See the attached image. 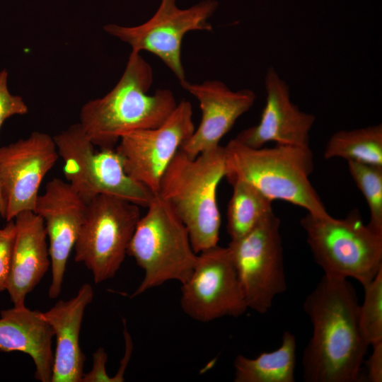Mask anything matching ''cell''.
<instances>
[{"instance_id": "obj_1", "label": "cell", "mask_w": 382, "mask_h": 382, "mask_svg": "<svg viewBox=\"0 0 382 382\" xmlns=\"http://www.w3.org/2000/svg\"><path fill=\"white\" fill-rule=\"evenodd\" d=\"M355 288L346 278L323 274L303 302L313 326L304 349L306 382H357L370 346L361 330Z\"/></svg>"}, {"instance_id": "obj_2", "label": "cell", "mask_w": 382, "mask_h": 382, "mask_svg": "<svg viewBox=\"0 0 382 382\" xmlns=\"http://www.w3.org/2000/svg\"><path fill=\"white\" fill-rule=\"evenodd\" d=\"M153 80L151 65L140 52L132 51L113 88L81 109L79 123L94 146L115 149L126 134L157 127L167 120L178 103L167 88L149 94Z\"/></svg>"}, {"instance_id": "obj_3", "label": "cell", "mask_w": 382, "mask_h": 382, "mask_svg": "<svg viewBox=\"0 0 382 382\" xmlns=\"http://www.w3.org/2000/svg\"><path fill=\"white\" fill-rule=\"evenodd\" d=\"M224 149L225 177L230 184L244 181L272 202L283 200L313 216H330L309 180L314 167L309 146L252 148L234 138Z\"/></svg>"}, {"instance_id": "obj_4", "label": "cell", "mask_w": 382, "mask_h": 382, "mask_svg": "<svg viewBox=\"0 0 382 382\" xmlns=\"http://www.w3.org/2000/svg\"><path fill=\"white\" fill-rule=\"evenodd\" d=\"M225 174L224 149L220 145L195 158L180 149L161 179L157 194L186 226L197 254L217 245L221 215L216 192Z\"/></svg>"}, {"instance_id": "obj_5", "label": "cell", "mask_w": 382, "mask_h": 382, "mask_svg": "<svg viewBox=\"0 0 382 382\" xmlns=\"http://www.w3.org/2000/svg\"><path fill=\"white\" fill-rule=\"evenodd\" d=\"M141 216L127 248L144 271L135 297L168 281L185 282L194 268L197 254L188 231L171 205L155 194Z\"/></svg>"}, {"instance_id": "obj_6", "label": "cell", "mask_w": 382, "mask_h": 382, "mask_svg": "<svg viewBox=\"0 0 382 382\" xmlns=\"http://www.w3.org/2000/svg\"><path fill=\"white\" fill-rule=\"evenodd\" d=\"M300 224L324 274L351 277L364 287L382 269V235L365 224L357 210L340 219L307 213Z\"/></svg>"}, {"instance_id": "obj_7", "label": "cell", "mask_w": 382, "mask_h": 382, "mask_svg": "<svg viewBox=\"0 0 382 382\" xmlns=\"http://www.w3.org/2000/svg\"><path fill=\"white\" fill-rule=\"evenodd\" d=\"M53 137L66 182L87 204L106 195L142 207L149 204L155 193L126 173L115 149L97 150L79 123Z\"/></svg>"}, {"instance_id": "obj_8", "label": "cell", "mask_w": 382, "mask_h": 382, "mask_svg": "<svg viewBox=\"0 0 382 382\" xmlns=\"http://www.w3.org/2000/svg\"><path fill=\"white\" fill-rule=\"evenodd\" d=\"M139 207L106 195L88 203L74 247V260L91 271L96 284L114 277L121 267L141 218Z\"/></svg>"}, {"instance_id": "obj_9", "label": "cell", "mask_w": 382, "mask_h": 382, "mask_svg": "<svg viewBox=\"0 0 382 382\" xmlns=\"http://www.w3.org/2000/svg\"><path fill=\"white\" fill-rule=\"evenodd\" d=\"M228 248L248 308L267 313L286 289L279 219L272 210Z\"/></svg>"}, {"instance_id": "obj_10", "label": "cell", "mask_w": 382, "mask_h": 382, "mask_svg": "<svg viewBox=\"0 0 382 382\" xmlns=\"http://www.w3.org/2000/svg\"><path fill=\"white\" fill-rule=\"evenodd\" d=\"M176 1L161 0L154 15L141 25L108 24L103 29L129 45L132 51H147L158 57L181 83L186 80L181 58L183 39L190 31L212 30L208 20L215 12L218 2L203 0L182 9Z\"/></svg>"}, {"instance_id": "obj_11", "label": "cell", "mask_w": 382, "mask_h": 382, "mask_svg": "<svg viewBox=\"0 0 382 382\" xmlns=\"http://www.w3.org/2000/svg\"><path fill=\"white\" fill-rule=\"evenodd\" d=\"M181 284V308L195 320L238 317L248 309L228 246L197 253L190 276Z\"/></svg>"}, {"instance_id": "obj_12", "label": "cell", "mask_w": 382, "mask_h": 382, "mask_svg": "<svg viewBox=\"0 0 382 382\" xmlns=\"http://www.w3.org/2000/svg\"><path fill=\"white\" fill-rule=\"evenodd\" d=\"M195 129L192 104L183 100L162 125L126 134L115 149L126 173L157 194L166 170Z\"/></svg>"}, {"instance_id": "obj_13", "label": "cell", "mask_w": 382, "mask_h": 382, "mask_svg": "<svg viewBox=\"0 0 382 382\" xmlns=\"http://www.w3.org/2000/svg\"><path fill=\"white\" fill-rule=\"evenodd\" d=\"M59 158L54 137L40 132L0 146L6 221L22 212H34L40 185Z\"/></svg>"}, {"instance_id": "obj_14", "label": "cell", "mask_w": 382, "mask_h": 382, "mask_svg": "<svg viewBox=\"0 0 382 382\" xmlns=\"http://www.w3.org/2000/svg\"><path fill=\"white\" fill-rule=\"evenodd\" d=\"M87 203L71 185L54 178L39 195L34 212L44 221L51 261L50 299L61 293L69 256L74 247L84 221Z\"/></svg>"}, {"instance_id": "obj_15", "label": "cell", "mask_w": 382, "mask_h": 382, "mask_svg": "<svg viewBox=\"0 0 382 382\" xmlns=\"http://www.w3.org/2000/svg\"><path fill=\"white\" fill-rule=\"evenodd\" d=\"M266 103L257 125L239 132L242 144L260 148L268 142L277 145L309 146V134L316 116L303 112L291 100L288 83L273 66L265 76Z\"/></svg>"}, {"instance_id": "obj_16", "label": "cell", "mask_w": 382, "mask_h": 382, "mask_svg": "<svg viewBox=\"0 0 382 382\" xmlns=\"http://www.w3.org/2000/svg\"><path fill=\"white\" fill-rule=\"evenodd\" d=\"M180 83L199 101L202 113L198 127L180 148L191 158L220 146L221 139L256 100L253 90L233 91L219 80H207L200 83L185 80Z\"/></svg>"}, {"instance_id": "obj_17", "label": "cell", "mask_w": 382, "mask_h": 382, "mask_svg": "<svg viewBox=\"0 0 382 382\" xmlns=\"http://www.w3.org/2000/svg\"><path fill=\"white\" fill-rule=\"evenodd\" d=\"M16 235L11 267L6 287L13 306H25V298L51 266L43 219L33 211L15 218Z\"/></svg>"}, {"instance_id": "obj_18", "label": "cell", "mask_w": 382, "mask_h": 382, "mask_svg": "<svg viewBox=\"0 0 382 382\" xmlns=\"http://www.w3.org/2000/svg\"><path fill=\"white\" fill-rule=\"evenodd\" d=\"M93 296L92 286L85 283L74 297L60 300L42 312L56 337L52 382H81L86 357L80 347L79 335L85 309Z\"/></svg>"}, {"instance_id": "obj_19", "label": "cell", "mask_w": 382, "mask_h": 382, "mask_svg": "<svg viewBox=\"0 0 382 382\" xmlns=\"http://www.w3.org/2000/svg\"><path fill=\"white\" fill-rule=\"evenodd\" d=\"M54 337L38 310L13 306L0 312V352L28 354L35 364V378L41 382H52Z\"/></svg>"}, {"instance_id": "obj_20", "label": "cell", "mask_w": 382, "mask_h": 382, "mask_svg": "<svg viewBox=\"0 0 382 382\" xmlns=\"http://www.w3.org/2000/svg\"><path fill=\"white\" fill-rule=\"evenodd\" d=\"M296 340L289 331L280 347L251 359L238 354L233 361L235 382H294Z\"/></svg>"}, {"instance_id": "obj_21", "label": "cell", "mask_w": 382, "mask_h": 382, "mask_svg": "<svg viewBox=\"0 0 382 382\" xmlns=\"http://www.w3.org/2000/svg\"><path fill=\"white\" fill-rule=\"evenodd\" d=\"M323 156L325 159L341 158L382 166V125L335 132L326 144Z\"/></svg>"}, {"instance_id": "obj_22", "label": "cell", "mask_w": 382, "mask_h": 382, "mask_svg": "<svg viewBox=\"0 0 382 382\" xmlns=\"http://www.w3.org/2000/svg\"><path fill=\"white\" fill-rule=\"evenodd\" d=\"M231 185L233 194L227 210V232L231 240H235L248 233L272 211V202L246 182Z\"/></svg>"}, {"instance_id": "obj_23", "label": "cell", "mask_w": 382, "mask_h": 382, "mask_svg": "<svg viewBox=\"0 0 382 382\" xmlns=\"http://www.w3.org/2000/svg\"><path fill=\"white\" fill-rule=\"evenodd\" d=\"M355 184L363 194L370 211L368 226L382 235V166L347 161Z\"/></svg>"}, {"instance_id": "obj_24", "label": "cell", "mask_w": 382, "mask_h": 382, "mask_svg": "<svg viewBox=\"0 0 382 382\" xmlns=\"http://www.w3.org/2000/svg\"><path fill=\"white\" fill-rule=\"evenodd\" d=\"M364 289V299L359 305V325L371 346L382 342V269Z\"/></svg>"}, {"instance_id": "obj_25", "label": "cell", "mask_w": 382, "mask_h": 382, "mask_svg": "<svg viewBox=\"0 0 382 382\" xmlns=\"http://www.w3.org/2000/svg\"><path fill=\"white\" fill-rule=\"evenodd\" d=\"M16 235L14 220L0 228V293L6 290L12 262Z\"/></svg>"}, {"instance_id": "obj_26", "label": "cell", "mask_w": 382, "mask_h": 382, "mask_svg": "<svg viewBox=\"0 0 382 382\" xmlns=\"http://www.w3.org/2000/svg\"><path fill=\"white\" fill-rule=\"evenodd\" d=\"M8 72L0 71V129L4 121L13 115H23L28 112V108L19 96L12 95L7 86Z\"/></svg>"}, {"instance_id": "obj_27", "label": "cell", "mask_w": 382, "mask_h": 382, "mask_svg": "<svg viewBox=\"0 0 382 382\" xmlns=\"http://www.w3.org/2000/svg\"><path fill=\"white\" fill-rule=\"evenodd\" d=\"M108 354L103 348H98L93 354L91 370L83 374L81 382H112V377L108 375L105 364Z\"/></svg>"}, {"instance_id": "obj_28", "label": "cell", "mask_w": 382, "mask_h": 382, "mask_svg": "<svg viewBox=\"0 0 382 382\" xmlns=\"http://www.w3.org/2000/svg\"><path fill=\"white\" fill-rule=\"evenodd\" d=\"M373 350L366 362L367 379L370 382L382 381V342L371 345Z\"/></svg>"}, {"instance_id": "obj_29", "label": "cell", "mask_w": 382, "mask_h": 382, "mask_svg": "<svg viewBox=\"0 0 382 382\" xmlns=\"http://www.w3.org/2000/svg\"><path fill=\"white\" fill-rule=\"evenodd\" d=\"M6 212V200L4 195L3 185L0 175V216L5 219Z\"/></svg>"}]
</instances>
